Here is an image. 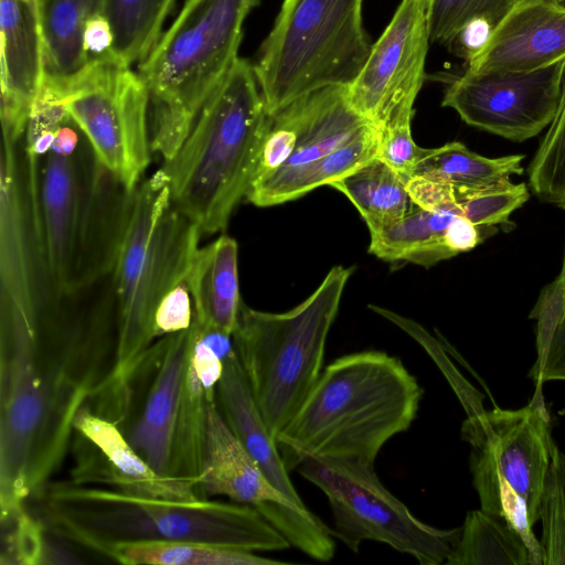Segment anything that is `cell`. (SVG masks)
<instances>
[{"instance_id":"1","label":"cell","mask_w":565,"mask_h":565,"mask_svg":"<svg viewBox=\"0 0 565 565\" xmlns=\"http://www.w3.org/2000/svg\"><path fill=\"white\" fill-rule=\"evenodd\" d=\"M55 297L32 320L1 321L0 512L25 505L62 462L79 412L116 360L114 289L93 305Z\"/></svg>"},{"instance_id":"2","label":"cell","mask_w":565,"mask_h":565,"mask_svg":"<svg viewBox=\"0 0 565 565\" xmlns=\"http://www.w3.org/2000/svg\"><path fill=\"white\" fill-rule=\"evenodd\" d=\"M201 236L200 228L172 207L161 168L132 191L111 273L117 350L113 372L96 398L100 415L115 422L127 416L134 377L156 341L154 311L185 280Z\"/></svg>"},{"instance_id":"3","label":"cell","mask_w":565,"mask_h":565,"mask_svg":"<svg viewBox=\"0 0 565 565\" xmlns=\"http://www.w3.org/2000/svg\"><path fill=\"white\" fill-rule=\"evenodd\" d=\"M41 509L58 536L103 554L116 543L182 541L246 552H274L290 543L255 508L198 499L140 495L73 481L43 487Z\"/></svg>"},{"instance_id":"4","label":"cell","mask_w":565,"mask_h":565,"mask_svg":"<svg viewBox=\"0 0 565 565\" xmlns=\"http://www.w3.org/2000/svg\"><path fill=\"white\" fill-rule=\"evenodd\" d=\"M423 396L402 361L381 351L334 360L321 372L276 443L288 470L309 457L374 466L382 447L409 428Z\"/></svg>"},{"instance_id":"5","label":"cell","mask_w":565,"mask_h":565,"mask_svg":"<svg viewBox=\"0 0 565 565\" xmlns=\"http://www.w3.org/2000/svg\"><path fill=\"white\" fill-rule=\"evenodd\" d=\"M270 120L253 64L238 57L161 167L172 207L202 235L223 232L246 196Z\"/></svg>"},{"instance_id":"6","label":"cell","mask_w":565,"mask_h":565,"mask_svg":"<svg viewBox=\"0 0 565 565\" xmlns=\"http://www.w3.org/2000/svg\"><path fill=\"white\" fill-rule=\"evenodd\" d=\"M131 194L84 135L73 153L50 150L40 159L39 226L56 295L84 290L113 273Z\"/></svg>"},{"instance_id":"7","label":"cell","mask_w":565,"mask_h":565,"mask_svg":"<svg viewBox=\"0 0 565 565\" xmlns=\"http://www.w3.org/2000/svg\"><path fill=\"white\" fill-rule=\"evenodd\" d=\"M259 0H185L139 64L150 98L152 152L170 160L235 64L243 24Z\"/></svg>"},{"instance_id":"8","label":"cell","mask_w":565,"mask_h":565,"mask_svg":"<svg viewBox=\"0 0 565 565\" xmlns=\"http://www.w3.org/2000/svg\"><path fill=\"white\" fill-rule=\"evenodd\" d=\"M352 268L335 266L294 309L273 313L242 305L234 348L256 407L276 440L321 374L329 330Z\"/></svg>"},{"instance_id":"9","label":"cell","mask_w":565,"mask_h":565,"mask_svg":"<svg viewBox=\"0 0 565 565\" xmlns=\"http://www.w3.org/2000/svg\"><path fill=\"white\" fill-rule=\"evenodd\" d=\"M363 0H284L253 64L269 113L327 87H349L372 44Z\"/></svg>"},{"instance_id":"10","label":"cell","mask_w":565,"mask_h":565,"mask_svg":"<svg viewBox=\"0 0 565 565\" xmlns=\"http://www.w3.org/2000/svg\"><path fill=\"white\" fill-rule=\"evenodd\" d=\"M471 446L470 471L481 510L505 521L525 543L531 565H543L533 533L556 445L541 388L520 409H479L461 428Z\"/></svg>"},{"instance_id":"11","label":"cell","mask_w":565,"mask_h":565,"mask_svg":"<svg viewBox=\"0 0 565 565\" xmlns=\"http://www.w3.org/2000/svg\"><path fill=\"white\" fill-rule=\"evenodd\" d=\"M43 86L65 107L97 159L134 191L152 152L150 98L139 74L109 54L64 78L45 75Z\"/></svg>"},{"instance_id":"12","label":"cell","mask_w":565,"mask_h":565,"mask_svg":"<svg viewBox=\"0 0 565 565\" xmlns=\"http://www.w3.org/2000/svg\"><path fill=\"white\" fill-rule=\"evenodd\" d=\"M297 470L327 495L333 535L353 552L363 541H375L422 565H439L446 563L460 537L461 527L440 530L415 518L382 484L372 465L309 457Z\"/></svg>"},{"instance_id":"13","label":"cell","mask_w":565,"mask_h":565,"mask_svg":"<svg viewBox=\"0 0 565 565\" xmlns=\"http://www.w3.org/2000/svg\"><path fill=\"white\" fill-rule=\"evenodd\" d=\"M199 487L207 495H225L255 508L291 546L328 562L334 556L332 530L309 509L291 504L258 468L227 425L217 404L209 409Z\"/></svg>"},{"instance_id":"14","label":"cell","mask_w":565,"mask_h":565,"mask_svg":"<svg viewBox=\"0 0 565 565\" xmlns=\"http://www.w3.org/2000/svg\"><path fill=\"white\" fill-rule=\"evenodd\" d=\"M430 0H402L360 74L348 87L352 107L374 126L412 121L425 81Z\"/></svg>"},{"instance_id":"15","label":"cell","mask_w":565,"mask_h":565,"mask_svg":"<svg viewBox=\"0 0 565 565\" xmlns=\"http://www.w3.org/2000/svg\"><path fill=\"white\" fill-rule=\"evenodd\" d=\"M565 79V60L532 72L465 71L450 81L443 106L478 129L513 141L535 137L553 120Z\"/></svg>"},{"instance_id":"16","label":"cell","mask_w":565,"mask_h":565,"mask_svg":"<svg viewBox=\"0 0 565 565\" xmlns=\"http://www.w3.org/2000/svg\"><path fill=\"white\" fill-rule=\"evenodd\" d=\"M75 431L94 450L78 460L73 482L100 483L140 495L169 499L204 498L195 479L161 475L128 441L115 422L96 414L89 407L82 409L74 423Z\"/></svg>"},{"instance_id":"17","label":"cell","mask_w":565,"mask_h":565,"mask_svg":"<svg viewBox=\"0 0 565 565\" xmlns=\"http://www.w3.org/2000/svg\"><path fill=\"white\" fill-rule=\"evenodd\" d=\"M0 39L2 134L20 141L46 74L39 0H0Z\"/></svg>"},{"instance_id":"18","label":"cell","mask_w":565,"mask_h":565,"mask_svg":"<svg viewBox=\"0 0 565 565\" xmlns=\"http://www.w3.org/2000/svg\"><path fill=\"white\" fill-rule=\"evenodd\" d=\"M565 60V11L544 0H518L467 61L466 72H532Z\"/></svg>"},{"instance_id":"19","label":"cell","mask_w":565,"mask_h":565,"mask_svg":"<svg viewBox=\"0 0 565 565\" xmlns=\"http://www.w3.org/2000/svg\"><path fill=\"white\" fill-rule=\"evenodd\" d=\"M191 347V327L162 337L146 359L153 369L140 414L126 435L128 441L161 475H168L182 381Z\"/></svg>"},{"instance_id":"20","label":"cell","mask_w":565,"mask_h":565,"mask_svg":"<svg viewBox=\"0 0 565 565\" xmlns=\"http://www.w3.org/2000/svg\"><path fill=\"white\" fill-rule=\"evenodd\" d=\"M223 370V359L204 340L193 321L172 438L169 476L199 481L209 409L216 403V388Z\"/></svg>"},{"instance_id":"21","label":"cell","mask_w":565,"mask_h":565,"mask_svg":"<svg viewBox=\"0 0 565 565\" xmlns=\"http://www.w3.org/2000/svg\"><path fill=\"white\" fill-rule=\"evenodd\" d=\"M216 404L270 484L295 507L308 509L294 488L277 443L256 407L235 350L224 360L223 374L216 388Z\"/></svg>"},{"instance_id":"22","label":"cell","mask_w":565,"mask_h":565,"mask_svg":"<svg viewBox=\"0 0 565 565\" xmlns=\"http://www.w3.org/2000/svg\"><path fill=\"white\" fill-rule=\"evenodd\" d=\"M236 241L222 234L198 247L186 274L194 319L233 334L242 308Z\"/></svg>"},{"instance_id":"23","label":"cell","mask_w":565,"mask_h":565,"mask_svg":"<svg viewBox=\"0 0 565 565\" xmlns=\"http://www.w3.org/2000/svg\"><path fill=\"white\" fill-rule=\"evenodd\" d=\"M463 216L460 205L430 211L417 205L387 223L367 224L369 252L387 262L405 260L429 267L456 256L448 242L452 223Z\"/></svg>"},{"instance_id":"24","label":"cell","mask_w":565,"mask_h":565,"mask_svg":"<svg viewBox=\"0 0 565 565\" xmlns=\"http://www.w3.org/2000/svg\"><path fill=\"white\" fill-rule=\"evenodd\" d=\"M377 156V134L373 122L356 137L319 160L281 178H266L252 183L246 199L265 207L301 198L308 192L361 168Z\"/></svg>"},{"instance_id":"25","label":"cell","mask_w":565,"mask_h":565,"mask_svg":"<svg viewBox=\"0 0 565 565\" xmlns=\"http://www.w3.org/2000/svg\"><path fill=\"white\" fill-rule=\"evenodd\" d=\"M42 20L45 72L64 78L81 71L88 58L83 46L87 20L103 12V0H39Z\"/></svg>"},{"instance_id":"26","label":"cell","mask_w":565,"mask_h":565,"mask_svg":"<svg viewBox=\"0 0 565 565\" xmlns=\"http://www.w3.org/2000/svg\"><path fill=\"white\" fill-rule=\"evenodd\" d=\"M523 159V154L487 158L459 141H451L438 148H426L413 177H424L454 188L479 189L522 174Z\"/></svg>"},{"instance_id":"27","label":"cell","mask_w":565,"mask_h":565,"mask_svg":"<svg viewBox=\"0 0 565 565\" xmlns=\"http://www.w3.org/2000/svg\"><path fill=\"white\" fill-rule=\"evenodd\" d=\"M330 186L353 203L366 225L395 221L416 206L403 178L377 157Z\"/></svg>"},{"instance_id":"28","label":"cell","mask_w":565,"mask_h":565,"mask_svg":"<svg viewBox=\"0 0 565 565\" xmlns=\"http://www.w3.org/2000/svg\"><path fill=\"white\" fill-rule=\"evenodd\" d=\"M126 565H279L254 552L182 541H137L110 545L104 553Z\"/></svg>"},{"instance_id":"29","label":"cell","mask_w":565,"mask_h":565,"mask_svg":"<svg viewBox=\"0 0 565 565\" xmlns=\"http://www.w3.org/2000/svg\"><path fill=\"white\" fill-rule=\"evenodd\" d=\"M447 565H531L529 550L505 521L483 510L467 513Z\"/></svg>"},{"instance_id":"30","label":"cell","mask_w":565,"mask_h":565,"mask_svg":"<svg viewBox=\"0 0 565 565\" xmlns=\"http://www.w3.org/2000/svg\"><path fill=\"white\" fill-rule=\"evenodd\" d=\"M170 12L169 0H103V13L114 35V55L127 66L140 64L161 36Z\"/></svg>"},{"instance_id":"31","label":"cell","mask_w":565,"mask_h":565,"mask_svg":"<svg viewBox=\"0 0 565 565\" xmlns=\"http://www.w3.org/2000/svg\"><path fill=\"white\" fill-rule=\"evenodd\" d=\"M527 172L531 191L542 201L565 210V79L556 114Z\"/></svg>"},{"instance_id":"32","label":"cell","mask_w":565,"mask_h":565,"mask_svg":"<svg viewBox=\"0 0 565 565\" xmlns=\"http://www.w3.org/2000/svg\"><path fill=\"white\" fill-rule=\"evenodd\" d=\"M518 0H430L429 38L450 46L470 22L484 21L493 30Z\"/></svg>"},{"instance_id":"33","label":"cell","mask_w":565,"mask_h":565,"mask_svg":"<svg viewBox=\"0 0 565 565\" xmlns=\"http://www.w3.org/2000/svg\"><path fill=\"white\" fill-rule=\"evenodd\" d=\"M455 190L463 216L478 227L508 223L530 196L525 183H512L510 179L484 188Z\"/></svg>"},{"instance_id":"34","label":"cell","mask_w":565,"mask_h":565,"mask_svg":"<svg viewBox=\"0 0 565 565\" xmlns=\"http://www.w3.org/2000/svg\"><path fill=\"white\" fill-rule=\"evenodd\" d=\"M564 455L554 449L540 505L543 565H565Z\"/></svg>"},{"instance_id":"35","label":"cell","mask_w":565,"mask_h":565,"mask_svg":"<svg viewBox=\"0 0 565 565\" xmlns=\"http://www.w3.org/2000/svg\"><path fill=\"white\" fill-rule=\"evenodd\" d=\"M530 318L536 320V360L529 376L536 388L547 381H565V305Z\"/></svg>"},{"instance_id":"36","label":"cell","mask_w":565,"mask_h":565,"mask_svg":"<svg viewBox=\"0 0 565 565\" xmlns=\"http://www.w3.org/2000/svg\"><path fill=\"white\" fill-rule=\"evenodd\" d=\"M1 564H42L49 547L42 524L35 521L25 507L1 516Z\"/></svg>"},{"instance_id":"37","label":"cell","mask_w":565,"mask_h":565,"mask_svg":"<svg viewBox=\"0 0 565 565\" xmlns=\"http://www.w3.org/2000/svg\"><path fill=\"white\" fill-rule=\"evenodd\" d=\"M193 319V302L184 280L172 288L159 302L153 316V337L158 340L188 330Z\"/></svg>"},{"instance_id":"38","label":"cell","mask_w":565,"mask_h":565,"mask_svg":"<svg viewBox=\"0 0 565 565\" xmlns=\"http://www.w3.org/2000/svg\"><path fill=\"white\" fill-rule=\"evenodd\" d=\"M406 190L412 201L422 209L436 211L457 204L452 185L414 175L406 181Z\"/></svg>"},{"instance_id":"39","label":"cell","mask_w":565,"mask_h":565,"mask_svg":"<svg viewBox=\"0 0 565 565\" xmlns=\"http://www.w3.org/2000/svg\"><path fill=\"white\" fill-rule=\"evenodd\" d=\"M114 35L103 12L90 17L83 31V46L88 61L113 53Z\"/></svg>"},{"instance_id":"40","label":"cell","mask_w":565,"mask_h":565,"mask_svg":"<svg viewBox=\"0 0 565 565\" xmlns=\"http://www.w3.org/2000/svg\"><path fill=\"white\" fill-rule=\"evenodd\" d=\"M565 305V253L558 276L540 294L531 313L553 310Z\"/></svg>"},{"instance_id":"41","label":"cell","mask_w":565,"mask_h":565,"mask_svg":"<svg viewBox=\"0 0 565 565\" xmlns=\"http://www.w3.org/2000/svg\"><path fill=\"white\" fill-rule=\"evenodd\" d=\"M551 4H553L554 7L565 11V0H544Z\"/></svg>"},{"instance_id":"42","label":"cell","mask_w":565,"mask_h":565,"mask_svg":"<svg viewBox=\"0 0 565 565\" xmlns=\"http://www.w3.org/2000/svg\"><path fill=\"white\" fill-rule=\"evenodd\" d=\"M563 477H564V495H565V455H564V471H563Z\"/></svg>"},{"instance_id":"43","label":"cell","mask_w":565,"mask_h":565,"mask_svg":"<svg viewBox=\"0 0 565 565\" xmlns=\"http://www.w3.org/2000/svg\"><path fill=\"white\" fill-rule=\"evenodd\" d=\"M174 2H175V0H169L171 11L173 9Z\"/></svg>"}]
</instances>
